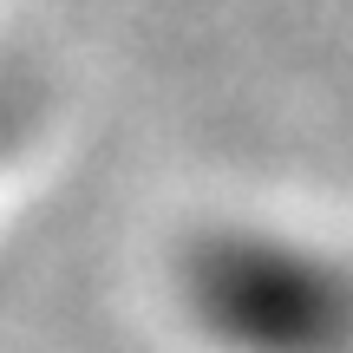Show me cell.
Listing matches in <instances>:
<instances>
[{"label":"cell","mask_w":353,"mask_h":353,"mask_svg":"<svg viewBox=\"0 0 353 353\" xmlns=\"http://www.w3.org/2000/svg\"><path fill=\"white\" fill-rule=\"evenodd\" d=\"M203 314L255 353H341L353 334V294L334 268L275 242H223L196 275Z\"/></svg>","instance_id":"cell-1"}]
</instances>
